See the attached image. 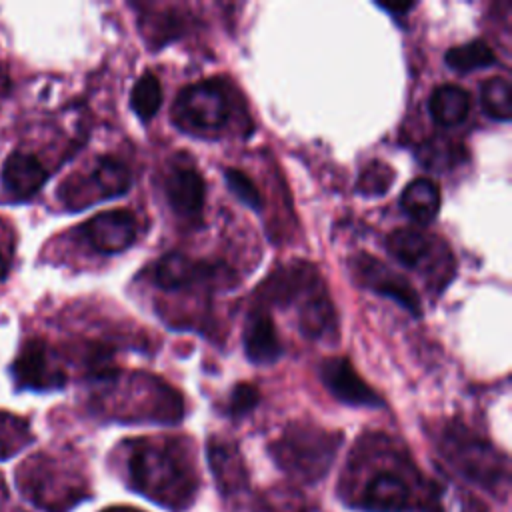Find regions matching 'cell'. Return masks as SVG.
Masks as SVG:
<instances>
[{
	"label": "cell",
	"mask_w": 512,
	"mask_h": 512,
	"mask_svg": "<svg viewBox=\"0 0 512 512\" xmlns=\"http://www.w3.org/2000/svg\"><path fill=\"white\" fill-rule=\"evenodd\" d=\"M128 470L138 492L168 508H182L194 496V474L168 444H136L130 452Z\"/></svg>",
	"instance_id": "1"
},
{
	"label": "cell",
	"mask_w": 512,
	"mask_h": 512,
	"mask_svg": "<svg viewBox=\"0 0 512 512\" xmlns=\"http://www.w3.org/2000/svg\"><path fill=\"white\" fill-rule=\"evenodd\" d=\"M340 444V434H332L308 424H292L270 446L276 464L288 474L316 482L332 466Z\"/></svg>",
	"instance_id": "2"
},
{
	"label": "cell",
	"mask_w": 512,
	"mask_h": 512,
	"mask_svg": "<svg viewBox=\"0 0 512 512\" xmlns=\"http://www.w3.org/2000/svg\"><path fill=\"white\" fill-rule=\"evenodd\" d=\"M230 92L218 78L182 88L172 106V120L182 130H218L230 118Z\"/></svg>",
	"instance_id": "3"
},
{
	"label": "cell",
	"mask_w": 512,
	"mask_h": 512,
	"mask_svg": "<svg viewBox=\"0 0 512 512\" xmlns=\"http://www.w3.org/2000/svg\"><path fill=\"white\" fill-rule=\"evenodd\" d=\"M132 184L128 166L114 156H100L84 176L76 174L60 188V198L70 210H82L94 202L126 194Z\"/></svg>",
	"instance_id": "4"
},
{
	"label": "cell",
	"mask_w": 512,
	"mask_h": 512,
	"mask_svg": "<svg viewBox=\"0 0 512 512\" xmlns=\"http://www.w3.org/2000/svg\"><path fill=\"white\" fill-rule=\"evenodd\" d=\"M444 454L462 476L486 486L488 490L498 486L500 480L506 482V472L500 464L498 452L482 440L470 436L466 430L446 434Z\"/></svg>",
	"instance_id": "5"
},
{
	"label": "cell",
	"mask_w": 512,
	"mask_h": 512,
	"mask_svg": "<svg viewBox=\"0 0 512 512\" xmlns=\"http://www.w3.org/2000/svg\"><path fill=\"white\" fill-rule=\"evenodd\" d=\"M12 376L18 386L30 390L62 388L66 374L58 368L52 350L40 338L28 340L12 362Z\"/></svg>",
	"instance_id": "6"
},
{
	"label": "cell",
	"mask_w": 512,
	"mask_h": 512,
	"mask_svg": "<svg viewBox=\"0 0 512 512\" xmlns=\"http://www.w3.org/2000/svg\"><path fill=\"white\" fill-rule=\"evenodd\" d=\"M138 232L136 216L130 210L116 208L92 216L82 226L88 244L100 254H118L132 246Z\"/></svg>",
	"instance_id": "7"
},
{
	"label": "cell",
	"mask_w": 512,
	"mask_h": 512,
	"mask_svg": "<svg viewBox=\"0 0 512 512\" xmlns=\"http://www.w3.org/2000/svg\"><path fill=\"white\" fill-rule=\"evenodd\" d=\"M354 270L358 280L372 292L392 298L396 304L404 306L414 316H422L420 298L404 276L392 272L388 266H384L370 254H360L354 262Z\"/></svg>",
	"instance_id": "8"
},
{
	"label": "cell",
	"mask_w": 512,
	"mask_h": 512,
	"mask_svg": "<svg viewBox=\"0 0 512 512\" xmlns=\"http://www.w3.org/2000/svg\"><path fill=\"white\" fill-rule=\"evenodd\" d=\"M320 378L330 394L350 406H382V398L358 376L348 358L334 356L320 364Z\"/></svg>",
	"instance_id": "9"
},
{
	"label": "cell",
	"mask_w": 512,
	"mask_h": 512,
	"mask_svg": "<svg viewBox=\"0 0 512 512\" xmlns=\"http://www.w3.org/2000/svg\"><path fill=\"white\" fill-rule=\"evenodd\" d=\"M220 272V264L194 260L180 252H170L154 264L150 278L162 290H182L196 284H206L214 280Z\"/></svg>",
	"instance_id": "10"
},
{
	"label": "cell",
	"mask_w": 512,
	"mask_h": 512,
	"mask_svg": "<svg viewBox=\"0 0 512 512\" xmlns=\"http://www.w3.org/2000/svg\"><path fill=\"white\" fill-rule=\"evenodd\" d=\"M48 180V170L30 152H12L2 166V188L12 202L30 200Z\"/></svg>",
	"instance_id": "11"
},
{
	"label": "cell",
	"mask_w": 512,
	"mask_h": 512,
	"mask_svg": "<svg viewBox=\"0 0 512 512\" xmlns=\"http://www.w3.org/2000/svg\"><path fill=\"white\" fill-rule=\"evenodd\" d=\"M166 198L170 208L182 218H198L204 208V180L196 168L178 166L174 168L164 182Z\"/></svg>",
	"instance_id": "12"
},
{
	"label": "cell",
	"mask_w": 512,
	"mask_h": 512,
	"mask_svg": "<svg viewBox=\"0 0 512 512\" xmlns=\"http://www.w3.org/2000/svg\"><path fill=\"white\" fill-rule=\"evenodd\" d=\"M244 352L252 364L268 366L282 356V342L270 314L262 308H254L244 326Z\"/></svg>",
	"instance_id": "13"
},
{
	"label": "cell",
	"mask_w": 512,
	"mask_h": 512,
	"mask_svg": "<svg viewBox=\"0 0 512 512\" xmlns=\"http://www.w3.org/2000/svg\"><path fill=\"white\" fill-rule=\"evenodd\" d=\"M336 310L328 298L322 282L300 298L298 304V328L306 338L326 340L338 334Z\"/></svg>",
	"instance_id": "14"
},
{
	"label": "cell",
	"mask_w": 512,
	"mask_h": 512,
	"mask_svg": "<svg viewBox=\"0 0 512 512\" xmlns=\"http://www.w3.org/2000/svg\"><path fill=\"white\" fill-rule=\"evenodd\" d=\"M408 482L390 470L378 472L364 488L362 506L370 512H406L410 508Z\"/></svg>",
	"instance_id": "15"
},
{
	"label": "cell",
	"mask_w": 512,
	"mask_h": 512,
	"mask_svg": "<svg viewBox=\"0 0 512 512\" xmlns=\"http://www.w3.org/2000/svg\"><path fill=\"white\" fill-rule=\"evenodd\" d=\"M208 462L222 494L230 496L248 486V472L244 460L232 442L212 438L208 442Z\"/></svg>",
	"instance_id": "16"
},
{
	"label": "cell",
	"mask_w": 512,
	"mask_h": 512,
	"mask_svg": "<svg viewBox=\"0 0 512 512\" xmlns=\"http://www.w3.org/2000/svg\"><path fill=\"white\" fill-rule=\"evenodd\" d=\"M400 206L412 222H418L422 226L430 224L440 210L438 184L430 178L412 180L400 196Z\"/></svg>",
	"instance_id": "17"
},
{
	"label": "cell",
	"mask_w": 512,
	"mask_h": 512,
	"mask_svg": "<svg viewBox=\"0 0 512 512\" xmlns=\"http://www.w3.org/2000/svg\"><path fill=\"white\" fill-rule=\"evenodd\" d=\"M428 108L438 126L452 128L466 120L470 112V94L462 86L442 84L430 94Z\"/></svg>",
	"instance_id": "18"
},
{
	"label": "cell",
	"mask_w": 512,
	"mask_h": 512,
	"mask_svg": "<svg viewBox=\"0 0 512 512\" xmlns=\"http://www.w3.org/2000/svg\"><path fill=\"white\" fill-rule=\"evenodd\" d=\"M430 238L416 228H398L388 234V252L406 268H416L430 250Z\"/></svg>",
	"instance_id": "19"
},
{
	"label": "cell",
	"mask_w": 512,
	"mask_h": 512,
	"mask_svg": "<svg viewBox=\"0 0 512 512\" xmlns=\"http://www.w3.org/2000/svg\"><path fill=\"white\" fill-rule=\"evenodd\" d=\"M444 62L452 70L464 74V72H472V70L494 66L498 62V58H496V54L492 52V48L484 40H470L466 44H458V46L450 48L444 54Z\"/></svg>",
	"instance_id": "20"
},
{
	"label": "cell",
	"mask_w": 512,
	"mask_h": 512,
	"mask_svg": "<svg viewBox=\"0 0 512 512\" xmlns=\"http://www.w3.org/2000/svg\"><path fill=\"white\" fill-rule=\"evenodd\" d=\"M162 104V86L156 74L144 72L130 92V106L136 112L140 120H150L156 116L158 108Z\"/></svg>",
	"instance_id": "21"
},
{
	"label": "cell",
	"mask_w": 512,
	"mask_h": 512,
	"mask_svg": "<svg viewBox=\"0 0 512 512\" xmlns=\"http://www.w3.org/2000/svg\"><path fill=\"white\" fill-rule=\"evenodd\" d=\"M480 100H482V108L488 116L502 120V122L510 120L512 90H510V82L506 78H502V76L488 78L480 86Z\"/></svg>",
	"instance_id": "22"
},
{
	"label": "cell",
	"mask_w": 512,
	"mask_h": 512,
	"mask_svg": "<svg viewBox=\"0 0 512 512\" xmlns=\"http://www.w3.org/2000/svg\"><path fill=\"white\" fill-rule=\"evenodd\" d=\"M32 440L26 420L0 412V460H6L20 452Z\"/></svg>",
	"instance_id": "23"
},
{
	"label": "cell",
	"mask_w": 512,
	"mask_h": 512,
	"mask_svg": "<svg viewBox=\"0 0 512 512\" xmlns=\"http://www.w3.org/2000/svg\"><path fill=\"white\" fill-rule=\"evenodd\" d=\"M258 512H308V500L294 488H272L258 498Z\"/></svg>",
	"instance_id": "24"
},
{
	"label": "cell",
	"mask_w": 512,
	"mask_h": 512,
	"mask_svg": "<svg viewBox=\"0 0 512 512\" xmlns=\"http://www.w3.org/2000/svg\"><path fill=\"white\" fill-rule=\"evenodd\" d=\"M392 184H394V170L386 162L372 160L362 168L356 190L366 196H380V194H386Z\"/></svg>",
	"instance_id": "25"
},
{
	"label": "cell",
	"mask_w": 512,
	"mask_h": 512,
	"mask_svg": "<svg viewBox=\"0 0 512 512\" xmlns=\"http://www.w3.org/2000/svg\"><path fill=\"white\" fill-rule=\"evenodd\" d=\"M460 158H462V150L454 142L432 140L420 148V162L428 168L444 170V168H450L456 162H460Z\"/></svg>",
	"instance_id": "26"
},
{
	"label": "cell",
	"mask_w": 512,
	"mask_h": 512,
	"mask_svg": "<svg viewBox=\"0 0 512 512\" xmlns=\"http://www.w3.org/2000/svg\"><path fill=\"white\" fill-rule=\"evenodd\" d=\"M224 180H226L230 192H232L242 204H246L248 208H252V210H256V212L262 210L264 202H262L260 190L256 188V184L252 182V178H250L246 172H242V170H238V168H226V170H224Z\"/></svg>",
	"instance_id": "27"
},
{
	"label": "cell",
	"mask_w": 512,
	"mask_h": 512,
	"mask_svg": "<svg viewBox=\"0 0 512 512\" xmlns=\"http://www.w3.org/2000/svg\"><path fill=\"white\" fill-rule=\"evenodd\" d=\"M260 400V392L254 384L250 382H240L234 386L232 394H230V402H228V412L232 416H244L248 412H252L256 408Z\"/></svg>",
	"instance_id": "28"
},
{
	"label": "cell",
	"mask_w": 512,
	"mask_h": 512,
	"mask_svg": "<svg viewBox=\"0 0 512 512\" xmlns=\"http://www.w3.org/2000/svg\"><path fill=\"white\" fill-rule=\"evenodd\" d=\"M378 6L384 8V10H388V12H394V14H404V12H408L410 8H414L412 2H406V4H378Z\"/></svg>",
	"instance_id": "29"
},
{
	"label": "cell",
	"mask_w": 512,
	"mask_h": 512,
	"mask_svg": "<svg viewBox=\"0 0 512 512\" xmlns=\"http://www.w3.org/2000/svg\"><path fill=\"white\" fill-rule=\"evenodd\" d=\"M102 512H140L136 508H126V506H112V508H106Z\"/></svg>",
	"instance_id": "30"
},
{
	"label": "cell",
	"mask_w": 512,
	"mask_h": 512,
	"mask_svg": "<svg viewBox=\"0 0 512 512\" xmlns=\"http://www.w3.org/2000/svg\"><path fill=\"white\" fill-rule=\"evenodd\" d=\"M6 276V260H4V256L0 254V280Z\"/></svg>",
	"instance_id": "31"
}]
</instances>
